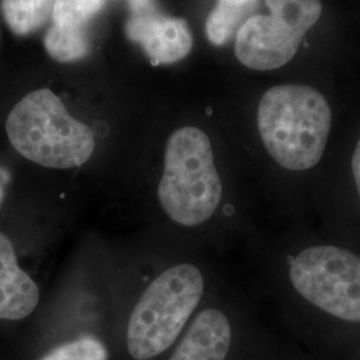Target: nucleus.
Listing matches in <instances>:
<instances>
[{
    "instance_id": "nucleus-1",
    "label": "nucleus",
    "mask_w": 360,
    "mask_h": 360,
    "mask_svg": "<svg viewBox=\"0 0 360 360\" xmlns=\"http://www.w3.org/2000/svg\"><path fill=\"white\" fill-rule=\"evenodd\" d=\"M331 120L324 95L306 84L275 86L257 107L262 142L271 158L290 171H306L322 160Z\"/></svg>"
},
{
    "instance_id": "nucleus-2",
    "label": "nucleus",
    "mask_w": 360,
    "mask_h": 360,
    "mask_svg": "<svg viewBox=\"0 0 360 360\" xmlns=\"http://www.w3.org/2000/svg\"><path fill=\"white\" fill-rule=\"evenodd\" d=\"M6 129L13 148L43 167H80L95 150L90 127L70 115L47 89L31 92L16 104Z\"/></svg>"
},
{
    "instance_id": "nucleus-3",
    "label": "nucleus",
    "mask_w": 360,
    "mask_h": 360,
    "mask_svg": "<svg viewBox=\"0 0 360 360\" xmlns=\"http://www.w3.org/2000/svg\"><path fill=\"white\" fill-rule=\"evenodd\" d=\"M221 193L206 132L196 127L176 129L168 139L165 169L158 187L165 212L180 226L195 227L215 214Z\"/></svg>"
},
{
    "instance_id": "nucleus-4",
    "label": "nucleus",
    "mask_w": 360,
    "mask_h": 360,
    "mask_svg": "<svg viewBox=\"0 0 360 360\" xmlns=\"http://www.w3.org/2000/svg\"><path fill=\"white\" fill-rule=\"evenodd\" d=\"M203 291V275L193 264H179L159 275L131 314L129 355L134 359L148 360L166 351L188 322Z\"/></svg>"
},
{
    "instance_id": "nucleus-5",
    "label": "nucleus",
    "mask_w": 360,
    "mask_h": 360,
    "mask_svg": "<svg viewBox=\"0 0 360 360\" xmlns=\"http://www.w3.org/2000/svg\"><path fill=\"white\" fill-rule=\"evenodd\" d=\"M269 15L250 16L236 32L235 55L242 65L271 71L287 65L322 15L321 0H264Z\"/></svg>"
},
{
    "instance_id": "nucleus-6",
    "label": "nucleus",
    "mask_w": 360,
    "mask_h": 360,
    "mask_svg": "<svg viewBox=\"0 0 360 360\" xmlns=\"http://www.w3.org/2000/svg\"><path fill=\"white\" fill-rule=\"evenodd\" d=\"M290 282L315 307L360 323V257L336 245H312L291 262Z\"/></svg>"
},
{
    "instance_id": "nucleus-7",
    "label": "nucleus",
    "mask_w": 360,
    "mask_h": 360,
    "mask_svg": "<svg viewBox=\"0 0 360 360\" xmlns=\"http://www.w3.org/2000/svg\"><path fill=\"white\" fill-rule=\"evenodd\" d=\"M127 35L139 43L153 65H169L186 58L193 49V35L183 19L156 10L132 13Z\"/></svg>"
},
{
    "instance_id": "nucleus-8",
    "label": "nucleus",
    "mask_w": 360,
    "mask_h": 360,
    "mask_svg": "<svg viewBox=\"0 0 360 360\" xmlns=\"http://www.w3.org/2000/svg\"><path fill=\"white\" fill-rule=\"evenodd\" d=\"M38 303V285L19 267L11 240L0 232V319H25Z\"/></svg>"
},
{
    "instance_id": "nucleus-9",
    "label": "nucleus",
    "mask_w": 360,
    "mask_h": 360,
    "mask_svg": "<svg viewBox=\"0 0 360 360\" xmlns=\"http://www.w3.org/2000/svg\"><path fill=\"white\" fill-rule=\"evenodd\" d=\"M229 318L219 309L202 311L169 360H224L231 346Z\"/></svg>"
},
{
    "instance_id": "nucleus-10",
    "label": "nucleus",
    "mask_w": 360,
    "mask_h": 360,
    "mask_svg": "<svg viewBox=\"0 0 360 360\" xmlns=\"http://www.w3.org/2000/svg\"><path fill=\"white\" fill-rule=\"evenodd\" d=\"M257 4L259 0H218L207 18L208 40L215 46L226 44L257 10Z\"/></svg>"
},
{
    "instance_id": "nucleus-11",
    "label": "nucleus",
    "mask_w": 360,
    "mask_h": 360,
    "mask_svg": "<svg viewBox=\"0 0 360 360\" xmlns=\"http://www.w3.org/2000/svg\"><path fill=\"white\" fill-rule=\"evenodd\" d=\"M55 0H1V13L16 35H28L43 26Z\"/></svg>"
},
{
    "instance_id": "nucleus-12",
    "label": "nucleus",
    "mask_w": 360,
    "mask_h": 360,
    "mask_svg": "<svg viewBox=\"0 0 360 360\" xmlns=\"http://www.w3.org/2000/svg\"><path fill=\"white\" fill-rule=\"evenodd\" d=\"M104 0H55L52 26L65 28L68 31L86 32L94 15L99 13Z\"/></svg>"
},
{
    "instance_id": "nucleus-13",
    "label": "nucleus",
    "mask_w": 360,
    "mask_h": 360,
    "mask_svg": "<svg viewBox=\"0 0 360 360\" xmlns=\"http://www.w3.org/2000/svg\"><path fill=\"white\" fill-rule=\"evenodd\" d=\"M46 50L58 62H71L87 55L90 50L87 32L68 31L52 26L44 39Z\"/></svg>"
},
{
    "instance_id": "nucleus-14",
    "label": "nucleus",
    "mask_w": 360,
    "mask_h": 360,
    "mask_svg": "<svg viewBox=\"0 0 360 360\" xmlns=\"http://www.w3.org/2000/svg\"><path fill=\"white\" fill-rule=\"evenodd\" d=\"M39 360H108V352L99 339L82 336L53 348Z\"/></svg>"
},
{
    "instance_id": "nucleus-15",
    "label": "nucleus",
    "mask_w": 360,
    "mask_h": 360,
    "mask_svg": "<svg viewBox=\"0 0 360 360\" xmlns=\"http://www.w3.org/2000/svg\"><path fill=\"white\" fill-rule=\"evenodd\" d=\"M351 168H352V175H354V180H355V187L360 198V139L355 151L352 155V160H351Z\"/></svg>"
},
{
    "instance_id": "nucleus-16",
    "label": "nucleus",
    "mask_w": 360,
    "mask_h": 360,
    "mask_svg": "<svg viewBox=\"0 0 360 360\" xmlns=\"http://www.w3.org/2000/svg\"><path fill=\"white\" fill-rule=\"evenodd\" d=\"M132 13H144L154 10V0H129Z\"/></svg>"
},
{
    "instance_id": "nucleus-17",
    "label": "nucleus",
    "mask_w": 360,
    "mask_h": 360,
    "mask_svg": "<svg viewBox=\"0 0 360 360\" xmlns=\"http://www.w3.org/2000/svg\"><path fill=\"white\" fill-rule=\"evenodd\" d=\"M3 196H4V190H3V186H1V183H0V203H1V200H3Z\"/></svg>"
}]
</instances>
